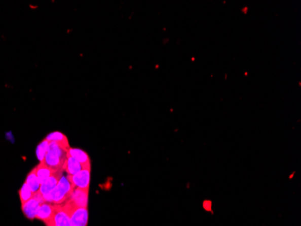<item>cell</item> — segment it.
<instances>
[{
    "instance_id": "obj_1",
    "label": "cell",
    "mask_w": 301,
    "mask_h": 226,
    "mask_svg": "<svg viewBox=\"0 0 301 226\" xmlns=\"http://www.w3.org/2000/svg\"><path fill=\"white\" fill-rule=\"evenodd\" d=\"M69 147L57 142H49L48 151L42 163L54 170H65Z\"/></svg>"
},
{
    "instance_id": "obj_2",
    "label": "cell",
    "mask_w": 301,
    "mask_h": 226,
    "mask_svg": "<svg viewBox=\"0 0 301 226\" xmlns=\"http://www.w3.org/2000/svg\"><path fill=\"white\" fill-rule=\"evenodd\" d=\"M72 188L73 185H71L68 177H61L58 182L57 186L48 196L44 198L45 202L52 203L54 205H61L69 199L72 192Z\"/></svg>"
},
{
    "instance_id": "obj_3",
    "label": "cell",
    "mask_w": 301,
    "mask_h": 226,
    "mask_svg": "<svg viewBox=\"0 0 301 226\" xmlns=\"http://www.w3.org/2000/svg\"><path fill=\"white\" fill-rule=\"evenodd\" d=\"M69 214L72 226H88L89 211L88 208H82L74 206L69 199L61 204Z\"/></svg>"
},
{
    "instance_id": "obj_4",
    "label": "cell",
    "mask_w": 301,
    "mask_h": 226,
    "mask_svg": "<svg viewBox=\"0 0 301 226\" xmlns=\"http://www.w3.org/2000/svg\"><path fill=\"white\" fill-rule=\"evenodd\" d=\"M46 226H72L69 214L62 205H56V209Z\"/></svg>"
},
{
    "instance_id": "obj_5",
    "label": "cell",
    "mask_w": 301,
    "mask_h": 226,
    "mask_svg": "<svg viewBox=\"0 0 301 226\" xmlns=\"http://www.w3.org/2000/svg\"><path fill=\"white\" fill-rule=\"evenodd\" d=\"M71 185L82 189H90V169H82L81 172L73 176H67Z\"/></svg>"
},
{
    "instance_id": "obj_6",
    "label": "cell",
    "mask_w": 301,
    "mask_h": 226,
    "mask_svg": "<svg viewBox=\"0 0 301 226\" xmlns=\"http://www.w3.org/2000/svg\"><path fill=\"white\" fill-rule=\"evenodd\" d=\"M69 200L73 204L74 206H77V207L88 208L89 189H82V188H79V187L73 186Z\"/></svg>"
},
{
    "instance_id": "obj_7",
    "label": "cell",
    "mask_w": 301,
    "mask_h": 226,
    "mask_svg": "<svg viewBox=\"0 0 301 226\" xmlns=\"http://www.w3.org/2000/svg\"><path fill=\"white\" fill-rule=\"evenodd\" d=\"M55 209H56V205L45 202L40 205L39 208L37 210L35 218L37 220H40L42 222H45V224H46L53 216Z\"/></svg>"
},
{
    "instance_id": "obj_8",
    "label": "cell",
    "mask_w": 301,
    "mask_h": 226,
    "mask_svg": "<svg viewBox=\"0 0 301 226\" xmlns=\"http://www.w3.org/2000/svg\"><path fill=\"white\" fill-rule=\"evenodd\" d=\"M62 171L63 170H58L57 172L53 174L52 177H50L48 179H46L43 184H41L39 192L43 195L44 198L48 196L57 186L58 182L62 177Z\"/></svg>"
},
{
    "instance_id": "obj_9",
    "label": "cell",
    "mask_w": 301,
    "mask_h": 226,
    "mask_svg": "<svg viewBox=\"0 0 301 226\" xmlns=\"http://www.w3.org/2000/svg\"><path fill=\"white\" fill-rule=\"evenodd\" d=\"M68 154L82 165L83 169H91L90 156L85 151L80 148H69Z\"/></svg>"
},
{
    "instance_id": "obj_10",
    "label": "cell",
    "mask_w": 301,
    "mask_h": 226,
    "mask_svg": "<svg viewBox=\"0 0 301 226\" xmlns=\"http://www.w3.org/2000/svg\"><path fill=\"white\" fill-rule=\"evenodd\" d=\"M41 205V203L37 201L35 198H33L30 199L29 201L26 202L25 204L22 205V211L25 214V217L29 219V220H33L35 219L36 216L37 210L39 208V206Z\"/></svg>"
},
{
    "instance_id": "obj_11",
    "label": "cell",
    "mask_w": 301,
    "mask_h": 226,
    "mask_svg": "<svg viewBox=\"0 0 301 226\" xmlns=\"http://www.w3.org/2000/svg\"><path fill=\"white\" fill-rule=\"evenodd\" d=\"M35 171H36L38 180L40 182V184H43L46 179H48L50 177L53 176V174L57 172L58 170H54V169L47 167L44 163H40L35 167Z\"/></svg>"
},
{
    "instance_id": "obj_12",
    "label": "cell",
    "mask_w": 301,
    "mask_h": 226,
    "mask_svg": "<svg viewBox=\"0 0 301 226\" xmlns=\"http://www.w3.org/2000/svg\"><path fill=\"white\" fill-rule=\"evenodd\" d=\"M25 183H26V185H28L30 189L32 190V192L33 193H37L39 191L41 184H40V182L38 180L35 168L27 175Z\"/></svg>"
},
{
    "instance_id": "obj_13",
    "label": "cell",
    "mask_w": 301,
    "mask_h": 226,
    "mask_svg": "<svg viewBox=\"0 0 301 226\" xmlns=\"http://www.w3.org/2000/svg\"><path fill=\"white\" fill-rule=\"evenodd\" d=\"M82 169L83 168H82V165L68 154V158H67L65 166V171L68 173V175L73 176V175L81 172Z\"/></svg>"
},
{
    "instance_id": "obj_14",
    "label": "cell",
    "mask_w": 301,
    "mask_h": 226,
    "mask_svg": "<svg viewBox=\"0 0 301 226\" xmlns=\"http://www.w3.org/2000/svg\"><path fill=\"white\" fill-rule=\"evenodd\" d=\"M45 140L48 142H57L63 144L66 147H69L68 139L64 134L60 132H54L50 133L49 135L45 138Z\"/></svg>"
},
{
    "instance_id": "obj_15",
    "label": "cell",
    "mask_w": 301,
    "mask_h": 226,
    "mask_svg": "<svg viewBox=\"0 0 301 226\" xmlns=\"http://www.w3.org/2000/svg\"><path fill=\"white\" fill-rule=\"evenodd\" d=\"M19 197H20L22 205L33 198V193L32 192V190L30 189L28 185H26V183L22 185V187L19 190Z\"/></svg>"
},
{
    "instance_id": "obj_16",
    "label": "cell",
    "mask_w": 301,
    "mask_h": 226,
    "mask_svg": "<svg viewBox=\"0 0 301 226\" xmlns=\"http://www.w3.org/2000/svg\"><path fill=\"white\" fill-rule=\"evenodd\" d=\"M48 148H49V142L46 140L42 141L41 143L37 146L36 156L37 158L40 160V163L45 160L46 153L48 151Z\"/></svg>"
}]
</instances>
